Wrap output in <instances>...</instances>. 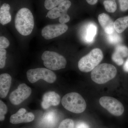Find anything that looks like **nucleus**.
<instances>
[{"label": "nucleus", "mask_w": 128, "mask_h": 128, "mask_svg": "<svg viewBox=\"0 0 128 128\" xmlns=\"http://www.w3.org/2000/svg\"><path fill=\"white\" fill-rule=\"evenodd\" d=\"M16 30L22 35L26 36L32 33L34 26V20L32 12L23 8L18 10L15 18Z\"/></svg>", "instance_id": "1"}, {"label": "nucleus", "mask_w": 128, "mask_h": 128, "mask_svg": "<svg viewBox=\"0 0 128 128\" xmlns=\"http://www.w3.org/2000/svg\"><path fill=\"white\" fill-rule=\"evenodd\" d=\"M116 67L110 64H101L96 66L91 73L92 80L97 84H101L108 82L115 77Z\"/></svg>", "instance_id": "2"}, {"label": "nucleus", "mask_w": 128, "mask_h": 128, "mask_svg": "<svg viewBox=\"0 0 128 128\" xmlns=\"http://www.w3.org/2000/svg\"><path fill=\"white\" fill-rule=\"evenodd\" d=\"M61 102L66 109L74 113H81L86 107L84 98L80 94L75 92L66 94L62 98Z\"/></svg>", "instance_id": "3"}, {"label": "nucleus", "mask_w": 128, "mask_h": 128, "mask_svg": "<svg viewBox=\"0 0 128 128\" xmlns=\"http://www.w3.org/2000/svg\"><path fill=\"white\" fill-rule=\"evenodd\" d=\"M104 55L100 49H93L86 55L82 57L78 63V68L82 72L92 71L103 59Z\"/></svg>", "instance_id": "4"}, {"label": "nucleus", "mask_w": 128, "mask_h": 128, "mask_svg": "<svg viewBox=\"0 0 128 128\" xmlns=\"http://www.w3.org/2000/svg\"><path fill=\"white\" fill-rule=\"evenodd\" d=\"M41 58L45 67L51 70H57L64 68L67 63L64 57L53 51H44Z\"/></svg>", "instance_id": "5"}, {"label": "nucleus", "mask_w": 128, "mask_h": 128, "mask_svg": "<svg viewBox=\"0 0 128 128\" xmlns=\"http://www.w3.org/2000/svg\"><path fill=\"white\" fill-rule=\"evenodd\" d=\"M27 77L31 83H34L42 80L49 83H52L56 80V76L51 70L46 68L30 69L27 72Z\"/></svg>", "instance_id": "6"}, {"label": "nucleus", "mask_w": 128, "mask_h": 128, "mask_svg": "<svg viewBox=\"0 0 128 128\" xmlns=\"http://www.w3.org/2000/svg\"><path fill=\"white\" fill-rule=\"evenodd\" d=\"M102 106L114 116H121L123 114L124 108L121 102L116 98L110 96H103L99 99Z\"/></svg>", "instance_id": "7"}, {"label": "nucleus", "mask_w": 128, "mask_h": 128, "mask_svg": "<svg viewBox=\"0 0 128 128\" xmlns=\"http://www.w3.org/2000/svg\"><path fill=\"white\" fill-rule=\"evenodd\" d=\"M32 92L31 88L25 83H22L11 93L9 100L13 105H19L28 98Z\"/></svg>", "instance_id": "8"}, {"label": "nucleus", "mask_w": 128, "mask_h": 128, "mask_svg": "<svg viewBox=\"0 0 128 128\" xmlns=\"http://www.w3.org/2000/svg\"><path fill=\"white\" fill-rule=\"evenodd\" d=\"M68 29V26L65 24H50L45 26L42 29L41 34L45 39H51L64 34Z\"/></svg>", "instance_id": "9"}, {"label": "nucleus", "mask_w": 128, "mask_h": 128, "mask_svg": "<svg viewBox=\"0 0 128 128\" xmlns=\"http://www.w3.org/2000/svg\"><path fill=\"white\" fill-rule=\"evenodd\" d=\"M25 108H21L15 114H12L10 118V122L13 124H17L22 123L29 122L33 121L34 116L32 112L25 114Z\"/></svg>", "instance_id": "10"}, {"label": "nucleus", "mask_w": 128, "mask_h": 128, "mask_svg": "<svg viewBox=\"0 0 128 128\" xmlns=\"http://www.w3.org/2000/svg\"><path fill=\"white\" fill-rule=\"evenodd\" d=\"M60 95L54 92H48L44 94L41 105L44 109H47L51 106H57L60 102Z\"/></svg>", "instance_id": "11"}, {"label": "nucleus", "mask_w": 128, "mask_h": 128, "mask_svg": "<svg viewBox=\"0 0 128 128\" xmlns=\"http://www.w3.org/2000/svg\"><path fill=\"white\" fill-rule=\"evenodd\" d=\"M71 2L69 0L63 2L58 6L48 12L47 16L50 19H54L60 17L63 14H66L71 6Z\"/></svg>", "instance_id": "12"}, {"label": "nucleus", "mask_w": 128, "mask_h": 128, "mask_svg": "<svg viewBox=\"0 0 128 128\" xmlns=\"http://www.w3.org/2000/svg\"><path fill=\"white\" fill-rule=\"evenodd\" d=\"M98 20L101 26L108 34H111L114 31V22L110 16L105 13L100 14Z\"/></svg>", "instance_id": "13"}, {"label": "nucleus", "mask_w": 128, "mask_h": 128, "mask_svg": "<svg viewBox=\"0 0 128 128\" xmlns=\"http://www.w3.org/2000/svg\"><path fill=\"white\" fill-rule=\"evenodd\" d=\"M128 56V48L124 45H118L115 48L112 56V59L118 65L123 64V58Z\"/></svg>", "instance_id": "14"}, {"label": "nucleus", "mask_w": 128, "mask_h": 128, "mask_svg": "<svg viewBox=\"0 0 128 128\" xmlns=\"http://www.w3.org/2000/svg\"><path fill=\"white\" fill-rule=\"evenodd\" d=\"M11 76L7 73L0 75V96L4 98L7 96L11 84Z\"/></svg>", "instance_id": "15"}, {"label": "nucleus", "mask_w": 128, "mask_h": 128, "mask_svg": "<svg viewBox=\"0 0 128 128\" xmlns=\"http://www.w3.org/2000/svg\"><path fill=\"white\" fill-rule=\"evenodd\" d=\"M10 9V5L6 3L3 4L0 8V22L2 25L7 24L11 21V16L9 12Z\"/></svg>", "instance_id": "16"}, {"label": "nucleus", "mask_w": 128, "mask_h": 128, "mask_svg": "<svg viewBox=\"0 0 128 128\" xmlns=\"http://www.w3.org/2000/svg\"><path fill=\"white\" fill-rule=\"evenodd\" d=\"M96 26L94 23H89L88 24L85 29L84 38L85 41L88 43L92 42L96 34Z\"/></svg>", "instance_id": "17"}, {"label": "nucleus", "mask_w": 128, "mask_h": 128, "mask_svg": "<svg viewBox=\"0 0 128 128\" xmlns=\"http://www.w3.org/2000/svg\"><path fill=\"white\" fill-rule=\"evenodd\" d=\"M114 30L118 33L123 32L128 27V16L118 18L114 22Z\"/></svg>", "instance_id": "18"}, {"label": "nucleus", "mask_w": 128, "mask_h": 128, "mask_svg": "<svg viewBox=\"0 0 128 128\" xmlns=\"http://www.w3.org/2000/svg\"><path fill=\"white\" fill-rule=\"evenodd\" d=\"M57 115L55 112H50L45 114L43 118V121L48 126H52L56 123Z\"/></svg>", "instance_id": "19"}, {"label": "nucleus", "mask_w": 128, "mask_h": 128, "mask_svg": "<svg viewBox=\"0 0 128 128\" xmlns=\"http://www.w3.org/2000/svg\"><path fill=\"white\" fill-rule=\"evenodd\" d=\"M118 33L116 32H115L114 31L111 34H107V38L109 43L112 44H115L121 42L122 38L120 35Z\"/></svg>", "instance_id": "20"}, {"label": "nucleus", "mask_w": 128, "mask_h": 128, "mask_svg": "<svg viewBox=\"0 0 128 128\" xmlns=\"http://www.w3.org/2000/svg\"><path fill=\"white\" fill-rule=\"evenodd\" d=\"M103 4L105 9L108 12L113 13L116 10L117 6L115 2L110 0H106L104 2Z\"/></svg>", "instance_id": "21"}, {"label": "nucleus", "mask_w": 128, "mask_h": 128, "mask_svg": "<svg viewBox=\"0 0 128 128\" xmlns=\"http://www.w3.org/2000/svg\"><path fill=\"white\" fill-rule=\"evenodd\" d=\"M65 0H45L44 6L47 10H50Z\"/></svg>", "instance_id": "22"}, {"label": "nucleus", "mask_w": 128, "mask_h": 128, "mask_svg": "<svg viewBox=\"0 0 128 128\" xmlns=\"http://www.w3.org/2000/svg\"><path fill=\"white\" fill-rule=\"evenodd\" d=\"M58 128H74V123L72 120L67 118L61 122Z\"/></svg>", "instance_id": "23"}, {"label": "nucleus", "mask_w": 128, "mask_h": 128, "mask_svg": "<svg viewBox=\"0 0 128 128\" xmlns=\"http://www.w3.org/2000/svg\"><path fill=\"white\" fill-rule=\"evenodd\" d=\"M7 106L2 100H0V120L4 121L5 119V114L7 113Z\"/></svg>", "instance_id": "24"}, {"label": "nucleus", "mask_w": 128, "mask_h": 128, "mask_svg": "<svg viewBox=\"0 0 128 128\" xmlns=\"http://www.w3.org/2000/svg\"><path fill=\"white\" fill-rule=\"evenodd\" d=\"M6 51L4 49L0 50V68H4L6 60Z\"/></svg>", "instance_id": "25"}, {"label": "nucleus", "mask_w": 128, "mask_h": 128, "mask_svg": "<svg viewBox=\"0 0 128 128\" xmlns=\"http://www.w3.org/2000/svg\"><path fill=\"white\" fill-rule=\"evenodd\" d=\"M10 45V42L4 36L0 37V49L6 48L9 47Z\"/></svg>", "instance_id": "26"}, {"label": "nucleus", "mask_w": 128, "mask_h": 128, "mask_svg": "<svg viewBox=\"0 0 128 128\" xmlns=\"http://www.w3.org/2000/svg\"><path fill=\"white\" fill-rule=\"evenodd\" d=\"M121 11L125 12L128 10V0H118Z\"/></svg>", "instance_id": "27"}, {"label": "nucleus", "mask_w": 128, "mask_h": 128, "mask_svg": "<svg viewBox=\"0 0 128 128\" xmlns=\"http://www.w3.org/2000/svg\"><path fill=\"white\" fill-rule=\"evenodd\" d=\"M70 20V18L67 13L63 14L59 17V21L60 23L63 24L68 22Z\"/></svg>", "instance_id": "28"}, {"label": "nucleus", "mask_w": 128, "mask_h": 128, "mask_svg": "<svg viewBox=\"0 0 128 128\" xmlns=\"http://www.w3.org/2000/svg\"><path fill=\"white\" fill-rule=\"evenodd\" d=\"M75 128H90L89 125L83 121H80L76 124Z\"/></svg>", "instance_id": "29"}, {"label": "nucleus", "mask_w": 128, "mask_h": 128, "mask_svg": "<svg viewBox=\"0 0 128 128\" xmlns=\"http://www.w3.org/2000/svg\"><path fill=\"white\" fill-rule=\"evenodd\" d=\"M123 69L124 72L128 73V58L124 64Z\"/></svg>", "instance_id": "30"}, {"label": "nucleus", "mask_w": 128, "mask_h": 128, "mask_svg": "<svg viewBox=\"0 0 128 128\" xmlns=\"http://www.w3.org/2000/svg\"><path fill=\"white\" fill-rule=\"evenodd\" d=\"M86 1L89 4L93 5L96 4L98 0H86Z\"/></svg>", "instance_id": "31"}]
</instances>
